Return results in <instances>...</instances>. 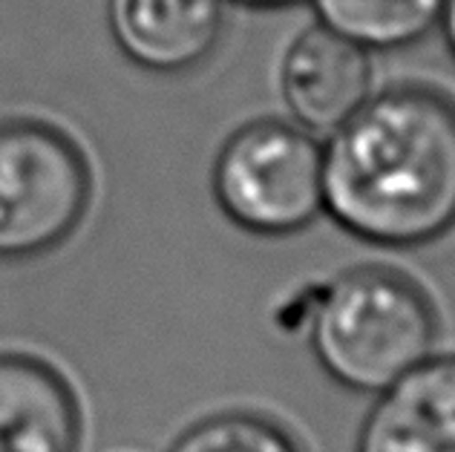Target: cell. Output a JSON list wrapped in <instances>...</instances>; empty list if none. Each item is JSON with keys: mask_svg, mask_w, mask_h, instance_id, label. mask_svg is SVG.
Returning a JSON list of instances; mask_svg holds the SVG:
<instances>
[{"mask_svg": "<svg viewBox=\"0 0 455 452\" xmlns=\"http://www.w3.org/2000/svg\"><path fill=\"white\" fill-rule=\"evenodd\" d=\"M323 210L380 248H421L455 228V99L398 84L323 145Z\"/></svg>", "mask_w": 455, "mask_h": 452, "instance_id": "6da1fadb", "label": "cell"}, {"mask_svg": "<svg viewBox=\"0 0 455 452\" xmlns=\"http://www.w3.org/2000/svg\"><path fill=\"white\" fill-rule=\"evenodd\" d=\"M438 308L415 277L357 266L323 285L311 305V349L331 380L380 395L435 354Z\"/></svg>", "mask_w": 455, "mask_h": 452, "instance_id": "7a4b0ae2", "label": "cell"}, {"mask_svg": "<svg viewBox=\"0 0 455 452\" xmlns=\"http://www.w3.org/2000/svg\"><path fill=\"white\" fill-rule=\"evenodd\" d=\"M213 196L236 228L289 236L323 210V145L300 124L262 118L239 127L213 164Z\"/></svg>", "mask_w": 455, "mask_h": 452, "instance_id": "3957f363", "label": "cell"}, {"mask_svg": "<svg viewBox=\"0 0 455 452\" xmlns=\"http://www.w3.org/2000/svg\"><path fill=\"white\" fill-rule=\"evenodd\" d=\"M90 199V162L67 133L44 122L0 124V259L67 242Z\"/></svg>", "mask_w": 455, "mask_h": 452, "instance_id": "277c9868", "label": "cell"}, {"mask_svg": "<svg viewBox=\"0 0 455 452\" xmlns=\"http://www.w3.org/2000/svg\"><path fill=\"white\" fill-rule=\"evenodd\" d=\"M369 50L329 27L297 35L283 58L280 90L294 124L329 136L361 110L372 95Z\"/></svg>", "mask_w": 455, "mask_h": 452, "instance_id": "5b68a950", "label": "cell"}, {"mask_svg": "<svg viewBox=\"0 0 455 452\" xmlns=\"http://www.w3.org/2000/svg\"><path fill=\"white\" fill-rule=\"evenodd\" d=\"M107 20L136 67L179 75L202 67L220 46L225 0H107Z\"/></svg>", "mask_w": 455, "mask_h": 452, "instance_id": "8992f818", "label": "cell"}, {"mask_svg": "<svg viewBox=\"0 0 455 452\" xmlns=\"http://www.w3.org/2000/svg\"><path fill=\"white\" fill-rule=\"evenodd\" d=\"M357 452H455V354H429L383 389Z\"/></svg>", "mask_w": 455, "mask_h": 452, "instance_id": "52a82bcc", "label": "cell"}, {"mask_svg": "<svg viewBox=\"0 0 455 452\" xmlns=\"http://www.w3.org/2000/svg\"><path fill=\"white\" fill-rule=\"evenodd\" d=\"M81 407L46 361L0 354V452H78Z\"/></svg>", "mask_w": 455, "mask_h": 452, "instance_id": "ba28073f", "label": "cell"}, {"mask_svg": "<svg viewBox=\"0 0 455 452\" xmlns=\"http://www.w3.org/2000/svg\"><path fill=\"white\" fill-rule=\"evenodd\" d=\"M323 27L363 50H401L438 27L444 0H315Z\"/></svg>", "mask_w": 455, "mask_h": 452, "instance_id": "9c48e42d", "label": "cell"}, {"mask_svg": "<svg viewBox=\"0 0 455 452\" xmlns=\"http://www.w3.org/2000/svg\"><path fill=\"white\" fill-rule=\"evenodd\" d=\"M167 452H303V447L271 415L231 409L194 424Z\"/></svg>", "mask_w": 455, "mask_h": 452, "instance_id": "30bf717a", "label": "cell"}, {"mask_svg": "<svg viewBox=\"0 0 455 452\" xmlns=\"http://www.w3.org/2000/svg\"><path fill=\"white\" fill-rule=\"evenodd\" d=\"M438 27H441V32H444V41H447L450 52L455 58V0H444V12H441Z\"/></svg>", "mask_w": 455, "mask_h": 452, "instance_id": "8fae6325", "label": "cell"}, {"mask_svg": "<svg viewBox=\"0 0 455 452\" xmlns=\"http://www.w3.org/2000/svg\"><path fill=\"white\" fill-rule=\"evenodd\" d=\"M234 4H243L251 9H283V6H294L300 0H234Z\"/></svg>", "mask_w": 455, "mask_h": 452, "instance_id": "7c38bea8", "label": "cell"}]
</instances>
